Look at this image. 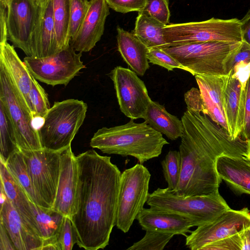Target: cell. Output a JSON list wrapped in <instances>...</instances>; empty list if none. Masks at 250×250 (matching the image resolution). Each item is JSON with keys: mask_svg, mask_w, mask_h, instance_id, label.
I'll return each instance as SVG.
<instances>
[{"mask_svg": "<svg viewBox=\"0 0 250 250\" xmlns=\"http://www.w3.org/2000/svg\"><path fill=\"white\" fill-rule=\"evenodd\" d=\"M241 136L247 141L250 138V76L245 87L244 122Z\"/></svg>", "mask_w": 250, "mask_h": 250, "instance_id": "obj_41", "label": "cell"}, {"mask_svg": "<svg viewBox=\"0 0 250 250\" xmlns=\"http://www.w3.org/2000/svg\"><path fill=\"white\" fill-rule=\"evenodd\" d=\"M121 112L131 119L144 118L151 99L144 82L131 69L117 66L108 74Z\"/></svg>", "mask_w": 250, "mask_h": 250, "instance_id": "obj_13", "label": "cell"}, {"mask_svg": "<svg viewBox=\"0 0 250 250\" xmlns=\"http://www.w3.org/2000/svg\"><path fill=\"white\" fill-rule=\"evenodd\" d=\"M76 52L70 44L52 56L42 58L26 56L23 62L37 80L52 86H66L85 68L81 61L82 52Z\"/></svg>", "mask_w": 250, "mask_h": 250, "instance_id": "obj_11", "label": "cell"}, {"mask_svg": "<svg viewBox=\"0 0 250 250\" xmlns=\"http://www.w3.org/2000/svg\"><path fill=\"white\" fill-rule=\"evenodd\" d=\"M165 26L142 11L138 12L132 33L148 49L164 48L169 46L164 35Z\"/></svg>", "mask_w": 250, "mask_h": 250, "instance_id": "obj_26", "label": "cell"}, {"mask_svg": "<svg viewBox=\"0 0 250 250\" xmlns=\"http://www.w3.org/2000/svg\"><path fill=\"white\" fill-rule=\"evenodd\" d=\"M0 102L13 124L20 150L42 149L34 118L23 105L9 78L0 66Z\"/></svg>", "mask_w": 250, "mask_h": 250, "instance_id": "obj_12", "label": "cell"}, {"mask_svg": "<svg viewBox=\"0 0 250 250\" xmlns=\"http://www.w3.org/2000/svg\"><path fill=\"white\" fill-rule=\"evenodd\" d=\"M187 107L181 118L184 132L179 146L181 175L174 191L183 196L219 192L222 180L216 170L217 158L223 155L248 158V141L242 136L233 139L208 115Z\"/></svg>", "mask_w": 250, "mask_h": 250, "instance_id": "obj_2", "label": "cell"}, {"mask_svg": "<svg viewBox=\"0 0 250 250\" xmlns=\"http://www.w3.org/2000/svg\"><path fill=\"white\" fill-rule=\"evenodd\" d=\"M143 11L165 26L170 23L168 0H146Z\"/></svg>", "mask_w": 250, "mask_h": 250, "instance_id": "obj_37", "label": "cell"}, {"mask_svg": "<svg viewBox=\"0 0 250 250\" xmlns=\"http://www.w3.org/2000/svg\"><path fill=\"white\" fill-rule=\"evenodd\" d=\"M109 8L113 10L126 13L130 12H138L143 10L146 0H105Z\"/></svg>", "mask_w": 250, "mask_h": 250, "instance_id": "obj_40", "label": "cell"}, {"mask_svg": "<svg viewBox=\"0 0 250 250\" xmlns=\"http://www.w3.org/2000/svg\"><path fill=\"white\" fill-rule=\"evenodd\" d=\"M4 164L14 179L25 192L31 201L43 207L42 202L36 193L26 163L20 150L12 154Z\"/></svg>", "mask_w": 250, "mask_h": 250, "instance_id": "obj_28", "label": "cell"}, {"mask_svg": "<svg viewBox=\"0 0 250 250\" xmlns=\"http://www.w3.org/2000/svg\"><path fill=\"white\" fill-rule=\"evenodd\" d=\"M77 186L70 216L76 244L104 249L115 226L121 172L111 157L90 149L76 156Z\"/></svg>", "mask_w": 250, "mask_h": 250, "instance_id": "obj_1", "label": "cell"}, {"mask_svg": "<svg viewBox=\"0 0 250 250\" xmlns=\"http://www.w3.org/2000/svg\"><path fill=\"white\" fill-rule=\"evenodd\" d=\"M78 180L76 156L71 146L61 151V172L56 199L52 209L70 217Z\"/></svg>", "mask_w": 250, "mask_h": 250, "instance_id": "obj_17", "label": "cell"}, {"mask_svg": "<svg viewBox=\"0 0 250 250\" xmlns=\"http://www.w3.org/2000/svg\"><path fill=\"white\" fill-rule=\"evenodd\" d=\"M0 43L8 41L7 28V2L4 0H0Z\"/></svg>", "mask_w": 250, "mask_h": 250, "instance_id": "obj_43", "label": "cell"}, {"mask_svg": "<svg viewBox=\"0 0 250 250\" xmlns=\"http://www.w3.org/2000/svg\"><path fill=\"white\" fill-rule=\"evenodd\" d=\"M71 40L77 34L88 12L89 1L88 0H70Z\"/></svg>", "mask_w": 250, "mask_h": 250, "instance_id": "obj_36", "label": "cell"}, {"mask_svg": "<svg viewBox=\"0 0 250 250\" xmlns=\"http://www.w3.org/2000/svg\"><path fill=\"white\" fill-rule=\"evenodd\" d=\"M147 57L149 62L161 66L168 71L178 68L184 70L183 66L171 55L165 51L163 48H148Z\"/></svg>", "mask_w": 250, "mask_h": 250, "instance_id": "obj_38", "label": "cell"}, {"mask_svg": "<svg viewBox=\"0 0 250 250\" xmlns=\"http://www.w3.org/2000/svg\"><path fill=\"white\" fill-rule=\"evenodd\" d=\"M168 144L162 134L145 121L137 123L133 119L124 125L99 129L90 142L92 148L104 153L132 156L141 164L159 157Z\"/></svg>", "mask_w": 250, "mask_h": 250, "instance_id": "obj_3", "label": "cell"}, {"mask_svg": "<svg viewBox=\"0 0 250 250\" xmlns=\"http://www.w3.org/2000/svg\"><path fill=\"white\" fill-rule=\"evenodd\" d=\"M2 223L16 250H41L42 238L22 219L8 198L0 207Z\"/></svg>", "mask_w": 250, "mask_h": 250, "instance_id": "obj_18", "label": "cell"}, {"mask_svg": "<svg viewBox=\"0 0 250 250\" xmlns=\"http://www.w3.org/2000/svg\"><path fill=\"white\" fill-rule=\"evenodd\" d=\"M243 42L250 45V9L240 20Z\"/></svg>", "mask_w": 250, "mask_h": 250, "instance_id": "obj_45", "label": "cell"}, {"mask_svg": "<svg viewBox=\"0 0 250 250\" xmlns=\"http://www.w3.org/2000/svg\"><path fill=\"white\" fill-rule=\"evenodd\" d=\"M250 226V211L227 210L211 222L197 227L186 237V245L191 250H201L205 246L226 238Z\"/></svg>", "mask_w": 250, "mask_h": 250, "instance_id": "obj_14", "label": "cell"}, {"mask_svg": "<svg viewBox=\"0 0 250 250\" xmlns=\"http://www.w3.org/2000/svg\"><path fill=\"white\" fill-rule=\"evenodd\" d=\"M219 177L237 195L250 194V160L245 156L223 155L216 161Z\"/></svg>", "mask_w": 250, "mask_h": 250, "instance_id": "obj_20", "label": "cell"}, {"mask_svg": "<svg viewBox=\"0 0 250 250\" xmlns=\"http://www.w3.org/2000/svg\"><path fill=\"white\" fill-rule=\"evenodd\" d=\"M53 20L59 51L70 45V0H53Z\"/></svg>", "mask_w": 250, "mask_h": 250, "instance_id": "obj_29", "label": "cell"}, {"mask_svg": "<svg viewBox=\"0 0 250 250\" xmlns=\"http://www.w3.org/2000/svg\"><path fill=\"white\" fill-rule=\"evenodd\" d=\"M0 207H1L7 200V197L4 189L1 183L0 186Z\"/></svg>", "mask_w": 250, "mask_h": 250, "instance_id": "obj_46", "label": "cell"}, {"mask_svg": "<svg viewBox=\"0 0 250 250\" xmlns=\"http://www.w3.org/2000/svg\"><path fill=\"white\" fill-rule=\"evenodd\" d=\"M87 109V104L82 100L70 99L55 102L38 129L42 148L61 151L71 146Z\"/></svg>", "mask_w": 250, "mask_h": 250, "instance_id": "obj_5", "label": "cell"}, {"mask_svg": "<svg viewBox=\"0 0 250 250\" xmlns=\"http://www.w3.org/2000/svg\"><path fill=\"white\" fill-rule=\"evenodd\" d=\"M248 158L250 160V138L248 140Z\"/></svg>", "mask_w": 250, "mask_h": 250, "instance_id": "obj_48", "label": "cell"}, {"mask_svg": "<svg viewBox=\"0 0 250 250\" xmlns=\"http://www.w3.org/2000/svg\"><path fill=\"white\" fill-rule=\"evenodd\" d=\"M105 0H90L85 18L70 45L78 52L92 50L103 36L106 18L109 14Z\"/></svg>", "mask_w": 250, "mask_h": 250, "instance_id": "obj_16", "label": "cell"}, {"mask_svg": "<svg viewBox=\"0 0 250 250\" xmlns=\"http://www.w3.org/2000/svg\"><path fill=\"white\" fill-rule=\"evenodd\" d=\"M35 219L43 239L42 250H59L57 236L65 216L52 208L31 203Z\"/></svg>", "mask_w": 250, "mask_h": 250, "instance_id": "obj_24", "label": "cell"}, {"mask_svg": "<svg viewBox=\"0 0 250 250\" xmlns=\"http://www.w3.org/2000/svg\"><path fill=\"white\" fill-rule=\"evenodd\" d=\"M14 47L7 42L0 43V66L9 78L19 99L34 118L29 99L32 75Z\"/></svg>", "mask_w": 250, "mask_h": 250, "instance_id": "obj_15", "label": "cell"}, {"mask_svg": "<svg viewBox=\"0 0 250 250\" xmlns=\"http://www.w3.org/2000/svg\"><path fill=\"white\" fill-rule=\"evenodd\" d=\"M29 99L34 119L43 118L51 107L45 91L32 75Z\"/></svg>", "mask_w": 250, "mask_h": 250, "instance_id": "obj_35", "label": "cell"}, {"mask_svg": "<svg viewBox=\"0 0 250 250\" xmlns=\"http://www.w3.org/2000/svg\"><path fill=\"white\" fill-rule=\"evenodd\" d=\"M245 98V89H242L239 79L231 74L224 94L223 110L228 132L233 139L241 136Z\"/></svg>", "mask_w": 250, "mask_h": 250, "instance_id": "obj_21", "label": "cell"}, {"mask_svg": "<svg viewBox=\"0 0 250 250\" xmlns=\"http://www.w3.org/2000/svg\"><path fill=\"white\" fill-rule=\"evenodd\" d=\"M241 62L245 64L250 63V45L242 42V45L234 55L230 64V70L237 63Z\"/></svg>", "mask_w": 250, "mask_h": 250, "instance_id": "obj_42", "label": "cell"}, {"mask_svg": "<svg viewBox=\"0 0 250 250\" xmlns=\"http://www.w3.org/2000/svg\"><path fill=\"white\" fill-rule=\"evenodd\" d=\"M4 0L5 1H6V2H7V1H9V0Z\"/></svg>", "mask_w": 250, "mask_h": 250, "instance_id": "obj_49", "label": "cell"}, {"mask_svg": "<svg viewBox=\"0 0 250 250\" xmlns=\"http://www.w3.org/2000/svg\"><path fill=\"white\" fill-rule=\"evenodd\" d=\"M232 73V70L227 75L194 76L199 89H202L207 93L211 100L220 108L223 114L224 94Z\"/></svg>", "mask_w": 250, "mask_h": 250, "instance_id": "obj_30", "label": "cell"}, {"mask_svg": "<svg viewBox=\"0 0 250 250\" xmlns=\"http://www.w3.org/2000/svg\"><path fill=\"white\" fill-rule=\"evenodd\" d=\"M143 119L153 129L172 141L183 135L182 120L168 113L158 102L151 101Z\"/></svg>", "mask_w": 250, "mask_h": 250, "instance_id": "obj_25", "label": "cell"}, {"mask_svg": "<svg viewBox=\"0 0 250 250\" xmlns=\"http://www.w3.org/2000/svg\"><path fill=\"white\" fill-rule=\"evenodd\" d=\"M0 162V183L8 200L26 223L42 238L31 207V200L10 173L4 164Z\"/></svg>", "mask_w": 250, "mask_h": 250, "instance_id": "obj_23", "label": "cell"}, {"mask_svg": "<svg viewBox=\"0 0 250 250\" xmlns=\"http://www.w3.org/2000/svg\"><path fill=\"white\" fill-rule=\"evenodd\" d=\"M163 33L169 46L210 41L243 42L241 21L237 18L170 23L164 27Z\"/></svg>", "mask_w": 250, "mask_h": 250, "instance_id": "obj_7", "label": "cell"}, {"mask_svg": "<svg viewBox=\"0 0 250 250\" xmlns=\"http://www.w3.org/2000/svg\"><path fill=\"white\" fill-rule=\"evenodd\" d=\"M146 204L150 208L183 216L191 222L193 227L208 223L230 208L219 192L183 196L167 188H159L149 193Z\"/></svg>", "mask_w": 250, "mask_h": 250, "instance_id": "obj_6", "label": "cell"}, {"mask_svg": "<svg viewBox=\"0 0 250 250\" xmlns=\"http://www.w3.org/2000/svg\"><path fill=\"white\" fill-rule=\"evenodd\" d=\"M250 250V226L226 238L209 244L201 250Z\"/></svg>", "mask_w": 250, "mask_h": 250, "instance_id": "obj_32", "label": "cell"}, {"mask_svg": "<svg viewBox=\"0 0 250 250\" xmlns=\"http://www.w3.org/2000/svg\"><path fill=\"white\" fill-rule=\"evenodd\" d=\"M59 52L53 20V0H50L44 11L39 45L34 58H45Z\"/></svg>", "mask_w": 250, "mask_h": 250, "instance_id": "obj_27", "label": "cell"}, {"mask_svg": "<svg viewBox=\"0 0 250 250\" xmlns=\"http://www.w3.org/2000/svg\"><path fill=\"white\" fill-rule=\"evenodd\" d=\"M164 178L167 183V188L176 191L181 171V159L179 151L169 150L162 161Z\"/></svg>", "mask_w": 250, "mask_h": 250, "instance_id": "obj_33", "label": "cell"}, {"mask_svg": "<svg viewBox=\"0 0 250 250\" xmlns=\"http://www.w3.org/2000/svg\"><path fill=\"white\" fill-rule=\"evenodd\" d=\"M118 49L124 61L137 75L143 76L149 68L148 48L133 33L117 27Z\"/></svg>", "mask_w": 250, "mask_h": 250, "instance_id": "obj_22", "label": "cell"}, {"mask_svg": "<svg viewBox=\"0 0 250 250\" xmlns=\"http://www.w3.org/2000/svg\"><path fill=\"white\" fill-rule=\"evenodd\" d=\"M150 177L148 169L140 163L121 173L115 226L124 233L146 203Z\"/></svg>", "mask_w": 250, "mask_h": 250, "instance_id": "obj_9", "label": "cell"}, {"mask_svg": "<svg viewBox=\"0 0 250 250\" xmlns=\"http://www.w3.org/2000/svg\"><path fill=\"white\" fill-rule=\"evenodd\" d=\"M242 42L210 41L170 46L163 49L192 75H227Z\"/></svg>", "mask_w": 250, "mask_h": 250, "instance_id": "obj_4", "label": "cell"}, {"mask_svg": "<svg viewBox=\"0 0 250 250\" xmlns=\"http://www.w3.org/2000/svg\"><path fill=\"white\" fill-rule=\"evenodd\" d=\"M0 161L5 163L9 156L19 151L15 130L3 104L0 102Z\"/></svg>", "mask_w": 250, "mask_h": 250, "instance_id": "obj_31", "label": "cell"}, {"mask_svg": "<svg viewBox=\"0 0 250 250\" xmlns=\"http://www.w3.org/2000/svg\"><path fill=\"white\" fill-rule=\"evenodd\" d=\"M59 250H71L76 239L70 218L65 216L62 225L57 236Z\"/></svg>", "mask_w": 250, "mask_h": 250, "instance_id": "obj_39", "label": "cell"}, {"mask_svg": "<svg viewBox=\"0 0 250 250\" xmlns=\"http://www.w3.org/2000/svg\"><path fill=\"white\" fill-rule=\"evenodd\" d=\"M49 0H35L38 4L44 9L45 8Z\"/></svg>", "mask_w": 250, "mask_h": 250, "instance_id": "obj_47", "label": "cell"}, {"mask_svg": "<svg viewBox=\"0 0 250 250\" xmlns=\"http://www.w3.org/2000/svg\"><path fill=\"white\" fill-rule=\"evenodd\" d=\"M6 2L7 40L27 56L34 57L45 8L35 0H10Z\"/></svg>", "mask_w": 250, "mask_h": 250, "instance_id": "obj_8", "label": "cell"}, {"mask_svg": "<svg viewBox=\"0 0 250 250\" xmlns=\"http://www.w3.org/2000/svg\"><path fill=\"white\" fill-rule=\"evenodd\" d=\"M36 193L43 208H52L61 172V151L20 150Z\"/></svg>", "mask_w": 250, "mask_h": 250, "instance_id": "obj_10", "label": "cell"}, {"mask_svg": "<svg viewBox=\"0 0 250 250\" xmlns=\"http://www.w3.org/2000/svg\"><path fill=\"white\" fill-rule=\"evenodd\" d=\"M0 250H16L8 231L0 221Z\"/></svg>", "mask_w": 250, "mask_h": 250, "instance_id": "obj_44", "label": "cell"}, {"mask_svg": "<svg viewBox=\"0 0 250 250\" xmlns=\"http://www.w3.org/2000/svg\"><path fill=\"white\" fill-rule=\"evenodd\" d=\"M174 235L146 230L144 236L127 249V250H162Z\"/></svg>", "mask_w": 250, "mask_h": 250, "instance_id": "obj_34", "label": "cell"}, {"mask_svg": "<svg viewBox=\"0 0 250 250\" xmlns=\"http://www.w3.org/2000/svg\"><path fill=\"white\" fill-rule=\"evenodd\" d=\"M136 219L142 229L151 230L182 235L191 232L190 229L193 227L191 222L180 214L156 209L152 208H143Z\"/></svg>", "mask_w": 250, "mask_h": 250, "instance_id": "obj_19", "label": "cell"}]
</instances>
